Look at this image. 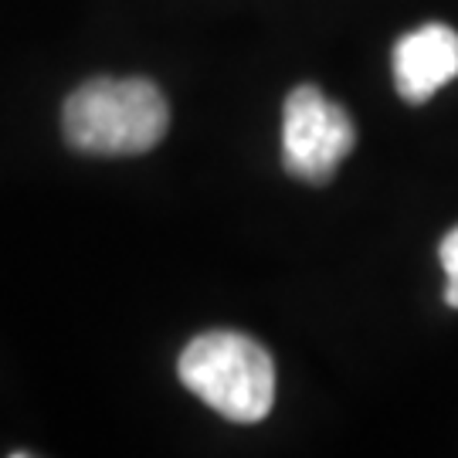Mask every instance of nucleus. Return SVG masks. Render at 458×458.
Here are the masks:
<instances>
[{
    "label": "nucleus",
    "instance_id": "1",
    "mask_svg": "<svg viewBox=\"0 0 458 458\" xmlns=\"http://www.w3.org/2000/svg\"><path fill=\"white\" fill-rule=\"evenodd\" d=\"M170 130V106L149 79H92L65 98L62 132L89 157H140Z\"/></svg>",
    "mask_w": 458,
    "mask_h": 458
},
{
    "label": "nucleus",
    "instance_id": "2",
    "mask_svg": "<svg viewBox=\"0 0 458 458\" xmlns=\"http://www.w3.org/2000/svg\"><path fill=\"white\" fill-rule=\"evenodd\" d=\"M183 387L238 425H255L276 404V363L262 344L234 329L200 333L177 360Z\"/></svg>",
    "mask_w": 458,
    "mask_h": 458
},
{
    "label": "nucleus",
    "instance_id": "3",
    "mask_svg": "<svg viewBox=\"0 0 458 458\" xmlns=\"http://www.w3.org/2000/svg\"><path fill=\"white\" fill-rule=\"evenodd\" d=\"M357 130L344 106L323 96L316 85H299L282 109V164L299 181L323 187L336 166L353 153Z\"/></svg>",
    "mask_w": 458,
    "mask_h": 458
},
{
    "label": "nucleus",
    "instance_id": "4",
    "mask_svg": "<svg viewBox=\"0 0 458 458\" xmlns=\"http://www.w3.org/2000/svg\"><path fill=\"white\" fill-rule=\"evenodd\" d=\"M458 79V34L448 24H421L394 45V82L404 102L421 106Z\"/></svg>",
    "mask_w": 458,
    "mask_h": 458
},
{
    "label": "nucleus",
    "instance_id": "5",
    "mask_svg": "<svg viewBox=\"0 0 458 458\" xmlns=\"http://www.w3.org/2000/svg\"><path fill=\"white\" fill-rule=\"evenodd\" d=\"M438 259H442V268L448 282H445V302L458 310V225L442 238L438 245Z\"/></svg>",
    "mask_w": 458,
    "mask_h": 458
}]
</instances>
